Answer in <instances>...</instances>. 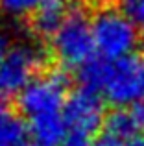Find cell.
<instances>
[{"label": "cell", "instance_id": "6da1fadb", "mask_svg": "<svg viewBox=\"0 0 144 146\" xmlns=\"http://www.w3.org/2000/svg\"><path fill=\"white\" fill-rule=\"evenodd\" d=\"M69 78L61 70L39 74L17 96L35 146H59L67 133L65 106L69 100Z\"/></svg>", "mask_w": 144, "mask_h": 146}, {"label": "cell", "instance_id": "7a4b0ae2", "mask_svg": "<svg viewBox=\"0 0 144 146\" xmlns=\"http://www.w3.org/2000/svg\"><path fill=\"white\" fill-rule=\"evenodd\" d=\"M81 85L118 109L144 102V54L133 52L115 61L96 59L79 70Z\"/></svg>", "mask_w": 144, "mask_h": 146}, {"label": "cell", "instance_id": "3957f363", "mask_svg": "<svg viewBox=\"0 0 144 146\" xmlns=\"http://www.w3.org/2000/svg\"><path fill=\"white\" fill-rule=\"evenodd\" d=\"M52 52L55 59L65 68H79L94 59L96 43H94L92 19L79 7L69 9L63 24L50 39Z\"/></svg>", "mask_w": 144, "mask_h": 146}, {"label": "cell", "instance_id": "277c9868", "mask_svg": "<svg viewBox=\"0 0 144 146\" xmlns=\"http://www.w3.org/2000/svg\"><path fill=\"white\" fill-rule=\"evenodd\" d=\"M102 96L85 87L72 93L65 106L67 133L59 146H92L98 131L105 126Z\"/></svg>", "mask_w": 144, "mask_h": 146}, {"label": "cell", "instance_id": "5b68a950", "mask_svg": "<svg viewBox=\"0 0 144 146\" xmlns=\"http://www.w3.org/2000/svg\"><path fill=\"white\" fill-rule=\"evenodd\" d=\"M92 30L96 54L102 59L115 61L137 52L141 32L124 9L105 6L92 19Z\"/></svg>", "mask_w": 144, "mask_h": 146}, {"label": "cell", "instance_id": "8992f818", "mask_svg": "<svg viewBox=\"0 0 144 146\" xmlns=\"http://www.w3.org/2000/svg\"><path fill=\"white\" fill-rule=\"evenodd\" d=\"M44 54L33 43H18L9 48L0 65V94L18 96L39 76Z\"/></svg>", "mask_w": 144, "mask_h": 146}, {"label": "cell", "instance_id": "52a82bcc", "mask_svg": "<svg viewBox=\"0 0 144 146\" xmlns=\"http://www.w3.org/2000/svg\"><path fill=\"white\" fill-rule=\"evenodd\" d=\"M67 13H69V9H67L65 0H44L41 7L35 11V15L32 17L33 32L41 37L52 39V35L63 24Z\"/></svg>", "mask_w": 144, "mask_h": 146}, {"label": "cell", "instance_id": "ba28073f", "mask_svg": "<svg viewBox=\"0 0 144 146\" xmlns=\"http://www.w3.org/2000/svg\"><path fill=\"white\" fill-rule=\"evenodd\" d=\"M144 126V118L139 113L137 107H126V109H116L105 118V133L113 135L115 139L126 141L137 137V131Z\"/></svg>", "mask_w": 144, "mask_h": 146}, {"label": "cell", "instance_id": "9c48e42d", "mask_svg": "<svg viewBox=\"0 0 144 146\" xmlns=\"http://www.w3.org/2000/svg\"><path fill=\"white\" fill-rule=\"evenodd\" d=\"M44 0H0V13L7 19H28L33 17Z\"/></svg>", "mask_w": 144, "mask_h": 146}, {"label": "cell", "instance_id": "30bf717a", "mask_svg": "<svg viewBox=\"0 0 144 146\" xmlns=\"http://www.w3.org/2000/svg\"><path fill=\"white\" fill-rule=\"evenodd\" d=\"M124 11L135 22L141 35H144V0H126L124 2Z\"/></svg>", "mask_w": 144, "mask_h": 146}, {"label": "cell", "instance_id": "8fae6325", "mask_svg": "<svg viewBox=\"0 0 144 146\" xmlns=\"http://www.w3.org/2000/svg\"><path fill=\"white\" fill-rule=\"evenodd\" d=\"M124 143L118 139H115L113 135H109V133H104V135H100L96 141H94L92 146H122Z\"/></svg>", "mask_w": 144, "mask_h": 146}, {"label": "cell", "instance_id": "7c38bea8", "mask_svg": "<svg viewBox=\"0 0 144 146\" xmlns=\"http://www.w3.org/2000/svg\"><path fill=\"white\" fill-rule=\"evenodd\" d=\"M7 52H9V41H7V37L4 35V33H0V65L6 59Z\"/></svg>", "mask_w": 144, "mask_h": 146}, {"label": "cell", "instance_id": "4fadbf2b", "mask_svg": "<svg viewBox=\"0 0 144 146\" xmlns=\"http://www.w3.org/2000/svg\"><path fill=\"white\" fill-rule=\"evenodd\" d=\"M122 146H144V139H141V137H133V139L126 141Z\"/></svg>", "mask_w": 144, "mask_h": 146}, {"label": "cell", "instance_id": "5bb4252c", "mask_svg": "<svg viewBox=\"0 0 144 146\" xmlns=\"http://www.w3.org/2000/svg\"><path fill=\"white\" fill-rule=\"evenodd\" d=\"M6 117H7V111L0 106V126H2V122H4V118H6Z\"/></svg>", "mask_w": 144, "mask_h": 146}, {"label": "cell", "instance_id": "9a60e30c", "mask_svg": "<svg viewBox=\"0 0 144 146\" xmlns=\"http://www.w3.org/2000/svg\"><path fill=\"white\" fill-rule=\"evenodd\" d=\"M65 2H67V0H65Z\"/></svg>", "mask_w": 144, "mask_h": 146}]
</instances>
